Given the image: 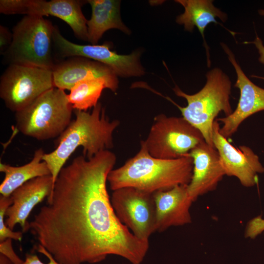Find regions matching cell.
<instances>
[{
    "label": "cell",
    "instance_id": "1",
    "mask_svg": "<svg viewBox=\"0 0 264 264\" xmlns=\"http://www.w3.org/2000/svg\"><path fill=\"white\" fill-rule=\"evenodd\" d=\"M115 154L83 155L60 170L53 189L27 230L62 264H95L110 255L140 264L148 240L135 236L117 218L107 188Z\"/></svg>",
    "mask_w": 264,
    "mask_h": 264
},
{
    "label": "cell",
    "instance_id": "2",
    "mask_svg": "<svg viewBox=\"0 0 264 264\" xmlns=\"http://www.w3.org/2000/svg\"><path fill=\"white\" fill-rule=\"evenodd\" d=\"M193 160L189 154L175 159L152 156L141 141L138 152L121 167L112 169L107 180L111 190L132 187L150 193L188 185Z\"/></svg>",
    "mask_w": 264,
    "mask_h": 264
},
{
    "label": "cell",
    "instance_id": "3",
    "mask_svg": "<svg viewBox=\"0 0 264 264\" xmlns=\"http://www.w3.org/2000/svg\"><path fill=\"white\" fill-rule=\"evenodd\" d=\"M75 119L60 136L56 149L43 156L54 185L60 170L77 148L83 147V155L90 159L113 147V134L120 122L110 121L101 103L98 102L91 112L75 110Z\"/></svg>",
    "mask_w": 264,
    "mask_h": 264
},
{
    "label": "cell",
    "instance_id": "4",
    "mask_svg": "<svg viewBox=\"0 0 264 264\" xmlns=\"http://www.w3.org/2000/svg\"><path fill=\"white\" fill-rule=\"evenodd\" d=\"M206 83L197 93H185L177 86L173 88L175 94L184 98L186 107H181L171 99L181 111L182 117L202 134L205 142L214 147L213 142V125L220 112L225 116L233 112L230 103L232 82L228 75L219 67H214L206 73Z\"/></svg>",
    "mask_w": 264,
    "mask_h": 264
},
{
    "label": "cell",
    "instance_id": "5",
    "mask_svg": "<svg viewBox=\"0 0 264 264\" xmlns=\"http://www.w3.org/2000/svg\"><path fill=\"white\" fill-rule=\"evenodd\" d=\"M54 25L43 17L25 15L13 27L12 41L3 53L8 64L36 66L52 70Z\"/></svg>",
    "mask_w": 264,
    "mask_h": 264
},
{
    "label": "cell",
    "instance_id": "6",
    "mask_svg": "<svg viewBox=\"0 0 264 264\" xmlns=\"http://www.w3.org/2000/svg\"><path fill=\"white\" fill-rule=\"evenodd\" d=\"M64 90L54 87L15 114L16 128L39 140L60 136L71 122L73 108Z\"/></svg>",
    "mask_w": 264,
    "mask_h": 264
},
{
    "label": "cell",
    "instance_id": "7",
    "mask_svg": "<svg viewBox=\"0 0 264 264\" xmlns=\"http://www.w3.org/2000/svg\"><path fill=\"white\" fill-rule=\"evenodd\" d=\"M204 141L201 132L183 117L161 114L154 117L147 138L142 141L152 156L175 159L189 154Z\"/></svg>",
    "mask_w": 264,
    "mask_h": 264
},
{
    "label": "cell",
    "instance_id": "8",
    "mask_svg": "<svg viewBox=\"0 0 264 264\" xmlns=\"http://www.w3.org/2000/svg\"><path fill=\"white\" fill-rule=\"evenodd\" d=\"M54 87L52 70L12 64L0 77V97L7 108L16 112Z\"/></svg>",
    "mask_w": 264,
    "mask_h": 264
},
{
    "label": "cell",
    "instance_id": "9",
    "mask_svg": "<svg viewBox=\"0 0 264 264\" xmlns=\"http://www.w3.org/2000/svg\"><path fill=\"white\" fill-rule=\"evenodd\" d=\"M53 48L61 58L79 56L103 64L111 68L117 77H141L145 69L140 61L142 52L136 50L128 55L112 51L108 44H79L66 39L54 25L53 32Z\"/></svg>",
    "mask_w": 264,
    "mask_h": 264
},
{
    "label": "cell",
    "instance_id": "10",
    "mask_svg": "<svg viewBox=\"0 0 264 264\" xmlns=\"http://www.w3.org/2000/svg\"><path fill=\"white\" fill-rule=\"evenodd\" d=\"M110 201L119 220L137 238L149 240L156 231L154 194L125 187L113 191Z\"/></svg>",
    "mask_w": 264,
    "mask_h": 264
},
{
    "label": "cell",
    "instance_id": "11",
    "mask_svg": "<svg viewBox=\"0 0 264 264\" xmlns=\"http://www.w3.org/2000/svg\"><path fill=\"white\" fill-rule=\"evenodd\" d=\"M220 45L235 70V87L240 90V98L234 111L229 115L217 119L222 124L220 133L226 138L237 131L241 124L252 114L264 110V88L253 83L246 76L237 61L234 53L224 43Z\"/></svg>",
    "mask_w": 264,
    "mask_h": 264
},
{
    "label": "cell",
    "instance_id": "12",
    "mask_svg": "<svg viewBox=\"0 0 264 264\" xmlns=\"http://www.w3.org/2000/svg\"><path fill=\"white\" fill-rule=\"evenodd\" d=\"M217 119L213 125V142L218 151L225 175L237 177L241 184L251 187L258 182V175L264 173L259 157L248 146L236 148L220 132Z\"/></svg>",
    "mask_w": 264,
    "mask_h": 264
},
{
    "label": "cell",
    "instance_id": "13",
    "mask_svg": "<svg viewBox=\"0 0 264 264\" xmlns=\"http://www.w3.org/2000/svg\"><path fill=\"white\" fill-rule=\"evenodd\" d=\"M86 3L80 0H13L11 10L13 14L58 18L70 27L77 38L88 41V20L82 11Z\"/></svg>",
    "mask_w": 264,
    "mask_h": 264
},
{
    "label": "cell",
    "instance_id": "14",
    "mask_svg": "<svg viewBox=\"0 0 264 264\" xmlns=\"http://www.w3.org/2000/svg\"><path fill=\"white\" fill-rule=\"evenodd\" d=\"M52 70L55 87L64 90H70L77 82L88 79L105 80L113 92L118 88V77L111 68L87 58H69L56 63Z\"/></svg>",
    "mask_w": 264,
    "mask_h": 264
},
{
    "label": "cell",
    "instance_id": "15",
    "mask_svg": "<svg viewBox=\"0 0 264 264\" xmlns=\"http://www.w3.org/2000/svg\"><path fill=\"white\" fill-rule=\"evenodd\" d=\"M189 154L193 160V170L187 189L195 201L199 197L216 190L226 175L218 151L205 141Z\"/></svg>",
    "mask_w": 264,
    "mask_h": 264
},
{
    "label": "cell",
    "instance_id": "16",
    "mask_svg": "<svg viewBox=\"0 0 264 264\" xmlns=\"http://www.w3.org/2000/svg\"><path fill=\"white\" fill-rule=\"evenodd\" d=\"M53 187L51 175H47L33 178L16 189L10 196L12 204L5 213V225L13 230L19 223L23 232L27 231L28 217L36 205L51 194Z\"/></svg>",
    "mask_w": 264,
    "mask_h": 264
},
{
    "label": "cell",
    "instance_id": "17",
    "mask_svg": "<svg viewBox=\"0 0 264 264\" xmlns=\"http://www.w3.org/2000/svg\"><path fill=\"white\" fill-rule=\"evenodd\" d=\"M181 185L154 193L156 209V231L162 232L172 226L192 222L190 212L193 200L187 189Z\"/></svg>",
    "mask_w": 264,
    "mask_h": 264
},
{
    "label": "cell",
    "instance_id": "18",
    "mask_svg": "<svg viewBox=\"0 0 264 264\" xmlns=\"http://www.w3.org/2000/svg\"><path fill=\"white\" fill-rule=\"evenodd\" d=\"M175 1L180 4L184 9L183 13L176 17V22L182 25L185 31L190 32H192L195 27L198 28L203 39L207 66L209 67L211 61L209 47L205 39V30L210 23H214L220 24L235 37L237 33L228 29L216 20L219 18L221 22H225L228 20L227 14L216 7L212 0H176Z\"/></svg>",
    "mask_w": 264,
    "mask_h": 264
},
{
    "label": "cell",
    "instance_id": "19",
    "mask_svg": "<svg viewBox=\"0 0 264 264\" xmlns=\"http://www.w3.org/2000/svg\"><path fill=\"white\" fill-rule=\"evenodd\" d=\"M91 8V16L87 21L88 42L97 44L104 33L111 29H117L127 35L131 30L122 21L120 14L121 1L119 0H88Z\"/></svg>",
    "mask_w": 264,
    "mask_h": 264
},
{
    "label": "cell",
    "instance_id": "20",
    "mask_svg": "<svg viewBox=\"0 0 264 264\" xmlns=\"http://www.w3.org/2000/svg\"><path fill=\"white\" fill-rule=\"evenodd\" d=\"M44 154L42 148L37 150L32 160L21 166L0 163V171L5 174L0 185V194L10 197L16 189L27 181L37 177L51 175L47 164L42 160Z\"/></svg>",
    "mask_w": 264,
    "mask_h": 264
},
{
    "label": "cell",
    "instance_id": "21",
    "mask_svg": "<svg viewBox=\"0 0 264 264\" xmlns=\"http://www.w3.org/2000/svg\"><path fill=\"white\" fill-rule=\"evenodd\" d=\"M108 88L107 82L103 79H88L77 82L70 90L67 97L75 110L87 111L98 103L104 89Z\"/></svg>",
    "mask_w": 264,
    "mask_h": 264
},
{
    "label": "cell",
    "instance_id": "22",
    "mask_svg": "<svg viewBox=\"0 0 264 264\" xmlns=\"http://www.w3.org/2000/svg\"><path fill=\"white\" fill-rule=\"evenodd\" d=\"M12 204V199L10 197L0 195V242H2L7 239H14L21 241L22 233L21 232L12 231L4 223V217L8 208Z\"/></svg>",
    "mask_w": 264,
    "mask_h": 264
},
{
    "label": "cell",
    "instance_id": "23",
    "mask_svg": "<svg viewBox=\"0 0 264 264\" xmlns=\"http://www.w3.org/2000/svg\"><path fill=\"white\" fill-rule=\"evenodd\" d=\"M262 234H264V218L260 215L251 219L247 222L244 236L246 238L254 239Z\"/></svg>",
    "mask_w": 264,
    "mask_h": 264
},
{
    "label": "cell",
    "instance_id": "24",
    "mask_svg": "<svg viewBox=\"0 0 264 264\" xmlns=\"http://www.w3.org/2000/svg\"><path fill=\"white\" fill-rule=\"evenodd\" d=\"M37 250L38 252L44 255L48 259V263L44 264L42 263L36 254H27L25 256V260L22 264H62L57 262L52 255L41 245L38 244Z\"/></svg>",
    "mask_w": 264,
    "mask_h": 264
},
{
    "label": "cell",
    "instance_id": "25",
    "mask_svg": "<svg viewBox=\"0 0 264 264\" xmlns=\"http://www.w3.org/2000/svg\"><path fill=\"white\" fill-rule=\"evenodd\" d=\"M0 252L13 264H22L23 262L14 252L12 246V239H8L0 242Z\"/></svg>",
    "mask_w": 264,
    "mask_h": 264
},
{
    "label": "cell",
    "instance_id": "26",
    "mask_svg": "<svg viewBox=\"0 0 264 264\" xmlns=\"http://www.w3.org/2000/svg\"><path fill=\"white\" fill-rule=\"evenodd\" d=\"M12 33L5 26L0 25V52L1 54L5 52L11 44Z\"/></svg>",
    "mask_w": 264,
    "mask_h": 264
},
{
    "label": "cell",
    "instance_id": "27",
    "mask_svg": "<svg viewBox=\"0 0 264 264\" xmlns=\"http://www.w3.org/2000/svg\"><path fill=\"white\" fill-rule=\"evenodd\" d=\"M244 44H253L257 49L259 54L258 61L261 64L264 65V44L262 39L256 34V37L252 41H245L243 43ZM252 77L261 79L264 80V76L257 75H252Z\"/></svg>",
    "mask_w": 264,
    "mask_h": 264
},
{
    "label": "cell",
    "instance_id": "28",
    "mask_svg": "<svg viewBox=\"0 0 264 264\" xmlns=\"http://www.w3.org/2000/svg\"><path fill=\"white\" fill-rule=\"evenodd\" d=\"M0 264H13L7 257L3 255H0Z\"/></svg>",
    "mask_w": 264,
    "mask_h": 264
},
{
    "label": "cell",
    "instance_id": "29",
    "mask_svg": "<svg viewBox=\"0 0 264 264\" xmlns=\"http://www.w3.org/2000/svg\"><path fill=\"white\" fill-rule=\"evenodd\" d=\"M258 14L261 16L264 17V9H260L258 10Z\"/></svg>",
    "mask_w": 264,
    "mask_h": 264
}]
</instances>
